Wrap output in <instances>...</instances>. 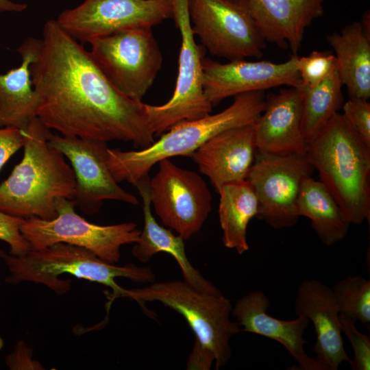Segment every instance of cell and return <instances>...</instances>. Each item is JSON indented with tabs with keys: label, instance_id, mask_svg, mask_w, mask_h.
<instances>
[{
	"label": "cell",
	"instance_id": "cell-1",
	"mask_svg": "<svg viewBox=\"0 0 370 370\" xmlns=\"http://www.w3.org/2000/svg\"><path fill=\"white\" fill-rule=\"evenodd\" d=\"M36 116L63 136L132 143L154 141L142 101L119 92L90 53L55 19L47 21L30 66Z\"/></svg>",
	"mask_w": 370,
	"mask_h": 370
},
{
	"label": "cell",
	"instance_id": "cell-2",
	"mask_svg": "<svg viewBox=\"0 0 370 370\" xmlns=\"http://www.w3.org/2000/svg\"><path fill=\"white\" fill-rule=\"evenodd\" d=\"M21 132L23 156L0 184V211L23 219H55L56 200L74 199V171L65 156L49 144L52 133L37 116Z\"/></svg>",
	"mask_w": 370,
	"mask_h": 370
},
{
	"label": "cell",
	"instance_id": "cell-3",
	"mask_svg": "<svg viewBox=\"0 0 370 370\" xmlns=\"http://www.w3.org/2000/svg\"><path fill=\"white\" fill-rule=\"evenodd\" d=\"M306 156L350 224L370 218V145L336 113L308 143Z\"/></svg>",
	"mask_w": 370,
	"mask_h": 370
},
{
	"label": "cell",
	"instance_id": "cell-4",
	"mask_svg": "<svg viewBox=\"0 0 370 370\" xmlns=\"http://www.w3.org/2000/svg\"><path fill=\"white\" fill-rule=\"evenodd\" d=\"M264 91H253L234 96L232 103L217 114L181 121L168 130L150 146L136 151L108 150V166L118 182L134 186L163 159L190 157L207 140L227 130L254 124L265 107Z\"/></svg>",
	"mask_w": 370,
	"mask_h": 370
},
{
	"label": "cell",
	"instance_id": "cell-5",
	"mask_svg": "<svg viewBox=\"0 0 370 370\" xmlns=\"http://www.w3.org/2000/svg\"><path fill=\"white\" fill-rule=\"evenodd\" d=\"M0 258L10 273L5 279L7 283L32 282L43 284L58 295H62L71 288L70 280L59 278L66 273L108 286L112 293H106L108 311L115 299L122 297L125 290L115 282V278H125L144 284L153 283L155 280V275L149 267H138L133 263L117 266L103 260L84 247L67 243H56L38 250L29 249L18 256L0 249Z\"/></svg>",
	"mask_w": 370,
	"mask_h": 370
},
{
	"label": "cell",
	"instance_id": "cell-6",
	"mask_svg": "<svg viewBox=\"0 0 370 370\" xmlns=\"http://www.w3.org/2000/svg\"><path fill=\"white\" fill-rule=\"evenodd\" d=\"M122 297L135 300L147 312V301H159L175 310L186 321L195 340L213 353L217 370L229 362L232 355L230 339L241 332V328L230 319L232 306L223 294L201 291L185 281L175 280L125 288Z\"/></svg>",
	"mask_w": 370,
	"mask_h": 370
},
{
	"label": "cell",
	"instance_id": "cell-7",
	"mask_svg": "<svg viewBox=\"0 0 370 370\" xmlns=\"http://www.w3.org/2000/svg\"><path fill=\"white\" fill-rule=\"evenodd\" d=\"M58 213L55 219H25L20 231L29 249L38 250L56 243H67L84 247L103 260L117 263L122 245L138 241L141 231L133 222L109 225L90 223L78 215L71 200H56Z\"/></svg>",
	"mask_w": 370,
	"mask_h": 370
},
{
	"label": "cell",
	"instance_id": "cell-8",
	"mask_svg": "<svg viewBox=\"0 0 370 370\" xmlns=\"http://www.w3.org/2000/svg\"><path fill=\"white\" fill-rule=\"evenodd\" d=\"M89 44L92 59L110 83L126 97L142 101L162 65L152 27L125 29Z\"/></svg>",
	"mask_w": 370,
	"mask_h": 370
},
{
	"label": "cell",
	"instance_id": "cell-9",
	"mask_svg": "<svg viewBox=\"0 0 370 370\" xmlns=\"http://www.w3.org/2000/svg\"><path fill=\"white\" fill-rule=\"evenodd\" d=\"M173 19L179 29L181 46L175 87L171 98L160 106L145 104L152 133L161 135L174 125L210 114L212 105L203 89L202 61L205 48L197 44L188 9V0H171Z\"/></svg>",
	"mask_w": 370,
	"mask_h": 370
},
{
	"label": "cell",
	"instance_id": "cell-10",
	"mask_svg": "<svg viewBox=\"0 0 370 370\" xmlns=\"http://www.w3.org/2000/svg\"><path fill=\"white\" fill-rule=\"evenodd\" d=\"M193 32L211 55L260 58L266 41L245 8L228 0H188Z\"/></svg>",
	"mask_w": 370,
	"mask_h": 370
},
{
	"label": "cell",
	"instance_id": "cell-11",
	"mask_svg": "<svg viewBox=\"0 0 370 370\" xmlns=\"http://www.w3.org/2000/svg\"><path fill=\"white\" fill-rule=\"evenodd\" d=\"M313 171L306 155L256 151L247 177L258 199L256 217L275 229L295 225L299 217L296 201L301 182Z\"/></svg>",
	"mask_w": 370,
	"mask_h": 370
},
{
	"label": "cell",
	"instance_id": "cell-12",
	"mask_svg": "<svg viewBox=\"0 0 370 370\" xmlns=\"http://www.w3.org/2000/svg\"><path fill=\"white\" fill-rule=\"evenodd\" d=\"M149 180L151 204L162 223L184 241L197 234L212 209V195L203 178L169 158Z\"/></svg>",
	"mask_w": 370,
	"mask_h": 370
},
{
	"label": "cell",
	"instance_id": "cell-13",
	"mask_svg": "<svg viewBox=\"0 0 370 370\" xmlns=\"http://www.w3.org/2000/svg\"><path fill=\"white\" fill-rule=\"evenodd\" d=\"M173 18L171 0H84L56 21L80 42L125 29L149 27Z\"/></svg>",
	"mask_w": 370,
	"mask_h": 370
},
{
	"label": "cell",
	"instance_id": "cell-14",
	"mask_svg": "<svg viewBox=\"0 0 370 370\" xmlns=\"http://www.w3.org/2000/svg\"><path fill=\"white\" fill-rule=\"evenodd\" d=\"M49 143L71 162L76 180L72 201L84 213H97L103 201L108 199L138 204L137 198L114 179L107 164L106 142L51 134Z\"/></svg>",
	"mask_w": 370,
	"mask_h": 370
},
{
	"label": "cell",
	"instance_id": "cell-15",
	"mask_svg": "<svg viewBox=\"0 0 370 370\" xmlns=\"http://www.w3.org/2000/svg\"><path fill=\"white\" fill-rule=\"evenodd\" d=\"M297 57L293 55L281 63L245 59L221 63L204 57L202 70L205 96L214 106L227 97L245 92L264 91L280 86L301 88Z\"/></svg>",
	"mask_w": 370,
	"mask_h": 370
},
{
	"label": "cell",
	"instance_id": "cell-16",
	"mask_svg": "<svg viewBox=\"0 0 370 370\" xmlns=\"http://www.w3.org/2000/svg\"><path fill=\"white\" fill-rule=\"evenodd\" d=\"M295 313L312 322L316 333L312 351L323 370H337L343 362L349 364L332 288L318 280H303L297 289Z\"/></svg>",
	"mask_w": 370,
	"mask_h": 370
},
{
	"label": "cell",
	"instance_id": "cell-17",
	"mask_svg": "<svg viewBox=\"0 0 370 370\" xmlns=\"http://www.w3.org/2000/svg\"><path fill=\"white\" fill-rule=\"evenodd\" d=\"M257 151L255 123L222 132L190 156L218 193L222 186L247 179Z\"/></svg>",
	"mask_w": 370,
	"mask_h": 370
},
{
	"label": "cell",
	"instance_id": "cell-18",
	"mask_svg": "<svg viewBox=\"0 0 370 370\" xmlns=\"http://www.w3.org/2000/svg\"><path fill=\"white\" fill-rule=\"evenodd\" d=\"M303 91L289 87L265 96V107L255 123L257 151L272 154L306 155L301 130Z\"/></svg>",
	"mask_w": 370,
	"mask_h": 370
},
{
	"label": "cell",
	"instance_id": "cell-19",
	"mask_svg": "<svg viewBox=\"0 0 370 370\" xmlns=\"http://www.w3.org/2000/svg\"><path fill=\"white\" fill-rule=\"evenodd\" d=\"M270 301L260 291H251L241 297L232 308V314L241 332H250L274 340L291 354L297 362L299 370H323L314 358L307 354L304 349L305 330L310 321L304 316L285 321L267 313Z\"/></svg>",
	"mask_w": 370,
	"mask_h": 370
},
{
	"label": "cell",
	"instance_id": "cell-20",
	"mask_svg": "<svg viewBox=\"0 0 370 370\" xmlns=\"http://www.w3.org/2000/svg\"><path fill=\"white\" fill-rule=\"evenodd\" d=\"M324 0H241L264 40L297 55L306 29L323 14Z\"/></svg>",
	"mask_w": 370,
	"mask_h": 370
},
{
	"label": "cell",
	"instance_id": "cell-21",
	"mask_svg": "<svg viewBox=\"0 0 370 370\" xmlns=\"http://www.w3.org/2000/svg\"><path fill=\"white\" fill-rule=\"evenodd\" d=\"M149 177H141L135 186L143 201L144 227L139 240L132 247V253L141 262H147L157 253L165 252L171 255L178 263L184 281L201 291L214 295L221 292L189 262L185 251L184 240L174 235L170 230L160 225L151 213Z\"/></svg>",
	"mask_w": 370,
	"mask_h": 370
},
{
	"label": "cell",
	"instance_id": "cell-22",
	"mask_svg": "<svg viewBox=\"0 0 370 370\" xmlns=\"http://www.w3.org/2000/svg\"><path fill=\"white\" fill-rule=\"evenodd\" d=\"M38 38L29 37L16 51L21 64L0 74V127H14L21 130L36 116L37 99L33 86L30 66L34 60Z\"/></svg>",
	"mask_w": 370,
	"mask_h": 370
},
{
	"label": "cell",
	"instance_id": "cell-23",
	"mask_svg": "<svg viewBox=\"0 0 370 370\" xmlns=\"http://www.w3.org/2000/svg\"><path fill=\"white\" fill-rule=\"evenodd\" d=\"M335 52L336 71L349 99L370 97V38L360 22L345 25L326 36Z\"/></svg>",
	"mask_w": 370,
	"mask_h": 370
},
{
	"label": "cell",
	"instance_id": "cell-24",
	"mask_svg": "<svg viewBox=\"0 0 370 370\" xmlns=\"http://www.w3.org/2000/svg\"><path fill=\"white\" fill-rule=\"evenodd\" d=\"M296 210L299 217L310 220L313 230L323 244L332 245L347 236L350 223L326 187L312 175L305 177L301 182Z\"/></svg>",
	"mask_w": 370,
	"mask_h": 370
},
{
	"label": "cell",
	"instance_id": "cell-25",
	"mask_svg": "<svg viewBox=\"0 0 370 370\" xmlns=\"http://www.w3.org/2000/svg\"><path fill=\"white\" fill-rule=\"evenodd\" d=\"M220 195L219 219L223 231L224 246L233 249L238 254L249 249L247 228L249 221L256 217L258 203L247 180L226 184L218 191Z\"/></svg>",
	"mask_w": 370,
	"mask_h": 370
},
{
	"label": "cell",
	"instance_id": "cell-26",
	"mask_svg": "<svg viewBox=\"0 0 370 370\" xmlns=\"http://www.w3.org/2000/svg\"><path fill=\"white\" fill-rule=\"evenodd\" d=\"M343 84L336 70L317 86L302 90L301 130L307 143L342 108Z\"/></svg>",
	"mask_w": 370,
	"mask_h": 370
},
{
	"label": "cell",
	"instance_id": "cell-27",
	"mask_svg": "<svg viewBox=\"0 0 370 370\" xmlns=\"http://www.w3.org/2000/svg\"><path fill=\"white\" fill-rule=\"evenodd\" d=\"M340 314L366 326L370 324V280L349 275L332 287Z\"/></svg>",
	"mask_w": 370,
	"mask_h": 370
},
{
	"label": "cell",
	"instance_id": "cell-28",
	"mask_svg": "<svg viewBox=\"0 0 370 370\" xmlns=\"http://www.w3.org/2000/svg\"><path fill=\"white\" fill-rule=\"evenodd\" d=\"M297 67L301 89L306 90L317 86L336 70V58L329 51L314 50L307 56H298Z\"/></svg>",
	"mask_w": 370,
	"mask_h": 370
},
{
	"label": "cell",
	"instance_id": "cell-29",
	"mask_svg": "<svg viewBox=\"0 0 370 370\" xmlns=\"http://www.w3.org/2000/svg\"><path fill=\"white\" fill-rule=\"evenodd\" d=\"M340 323L342 332L350 341L353 350L354 358L349 365L352 370L370 369V338L361 333L356 326V321L340 314Z\"/></svg>",
	"mask_w": 370,
	"mask_h": 370
},
{
	"label": "cell",
	"instance_id": "cell-30",
	"mask_svg": "<svg viewBox=\"0 0 370 370\" xmlns=\"http://www.w3.org/2000/svg\"><path fill=\"white\" fill-rule=\"evenodd\" d=\"M24 220L0 211V240L9 245L8 253L11 255L23 256L29 250V245L20 231Z\"/></svg>",
	"mask_w": 370,
	"mask_h": 370
},
{
	"label": "cell",
	"instance_id": "cell-31",
	"mask_svg": "<svg viewBox=\"0 0 370 370\" xmlns=\"http://www.w3.org/2000/svg\"><path fill=\"white\" fill-rule=\"evenodd\" d=\"M343 115L360 137L370 145V103L365 99H349L343 103Z\"/></svg>",
	"mask_w": 370,
	"mask_h": 370
},
{
	"label": "cell",
	"instance_id": "cell-32",
	"mask_svg": "<svg viewBox=\"0 0 370 370\" xmlns=\"http://www.w3.org/2000/svg\"><path fill=\"white\" fill-rule=\"evenodd\" d=\"M5 364L11 370H41L44 367L32 358V350L26 343L18 341L14 350L5 357Z\"/></svg>",
	"mask_w": 370,
	"mask_h": 370
},
{
	"label": "cell",
	"instance_id": "cell-33",
	"mask_svg": "<svg viewBox=\"0 0 370 370\" xmlns=\"http://www.w3.org/2000/svg\"><path fill=\"white\" fill-rule=\"evenodd\" d=\"M21 130L14 127H0V170L6 162L23 146Z\"/></svg>",
	"mask_w": 370,
	"mask_h": 370
},
{
	"label": "cell",
	"instance_id": "cell-34",
	"mask_svg": "<svg viewBox=\"0 0 370 370\" xmlns=\"http://www.w3.org/2000/svg\"><path fill=\"white\" fill-rule=\"evenodd\" d=\"M215 361L213 353L207 348L204 347L195 340L192 352L188 362L187 369L208 370Z\"/></svg>",
	"mask_w": 370,
	"mask_h": 370
},
{
	"label": "cell",
	"instance_id": "cell-35",
	"mask_svg": "<svg viewBox=\"0 0 370 370\" xmlns=\"http://www.w3.org/2000/svg\"><path fill=\"white\" fill-rule=\"evenodd\" d=\"M25 3L11 0H0V12H21L27 9Z\"/></svg>",
	"mask_w": 370,
	"mask_h": 370
},
{
	"label": "cell",
	"instance_id": "cell-36",
	"mask_svg": "<svg viewBox=\"0 0 370 370\" xmlns=\"http://www.w3.org/2000/svg\"><path fill=\"white\" fill-rule=\"evenodd\" d=\"M360 23L365 34L370 38V12L369 10L363 14Z\"/></svg>",
	"mask_w": 370,
	"mask_h": 370
},
{
	"label": "cell",
	"instance_id": "cell-37",
	"mask_svg": "<svg viewBox=\"0 0 370 370\" xmlns=\"http://www.w3.org/2000/svg\"><path fill=\"white\" fill-rule=\"evenodd\" d=\"M4 342L3 338L0 336V350L3 347Z\"/></svg>",
	"mask_w": 370,
	"mask_h": 370
},
{
	"label": "cell",
	"instance_id": "cell-38",
	"mask_svg": "<svg viewBox=\"0 0 370 370\" xmlns=\"http://www.w3.org/2000/svg\"><path fill=\"white\" fill-rule=\"evenodd\" d=\"M228 1H234V2H237V3H241V0H228Z\"/></svg>",
	"mask_w": 370,
	"mask_h": 370
}]
</instances>
